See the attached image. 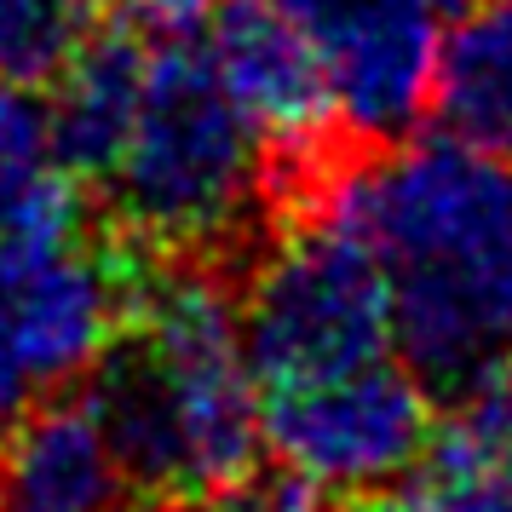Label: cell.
Instances as JSON below:
<instances>
[{
    "mask_svg": "<svg viewBox=\"0 0 512 512\" xmlns=\"http://www.w3.org/2000/svg\"><path fill=\"white\" fill-rule=\"evenodd\" d=\"M311 196L369 242L392 351L432 392L472 397L512 357V162L455 133H403Z\"/></svg>",
    "mask_w": 512,
    "mask_h": 512,
    "instance_id": "cell-1",
    "label": "cell"
},
{
    "mask_svg": "<svg viewBox=\"0 0 512 512\" xmlns=\"http://www.w3.org/2000/svg\"><path fill=\"white\" fill-rule=\"evenodd\" d=\"M87 397L150 495H219L248 478L265 443L242 300L196 265L162 271L133 294V317L93 369Z\"/></svg>",
    "mask_w": 512,
    "mask_h": 512,
    "instance_id": "cell-2",
    "label": "cell"
},
{
    "mask_svg": "<svg viewBox=\"0 0 512 512\" xmlns=\"http://www.w3.org/2000/svg\"><path fill=\"white\" fill-rule=\"evenodd\" d=\"M104 185L144 242L219 248L259 213L271 144L236 110L208 52L167 35L150 52L139 116Z\"/></svg>",
    "mask_w": 512,
    "mask_h": 512,
    "instance_id": "cell-3",
    "label": "cell"
},
{
    "mask_svg": "<svg viewBox=\"0 0 512 512\" xmlns=\"http://www.w3.org/2000/svg\"><path fill=\"white\" fill-rule=\"evenodd\" d=\"M133 294V271L75 219L0 236V432L93 380Z\"/></svg>",
    "mask_w": 512,
    "mask_h": 512,
    "instance_id": "cell-4",
    "label": "cell"
},
{
    "mask_svg": "<svg viewBox=\"0 0 512 512\" xmlns=\"http://www.w3.org/2000/svg\"><path fill=\"white\" fill-rule=\"evenodd\" d=\"M242 334L259 392L392 357V311L369 242L311 208L254 265L242 294Z\"/></svg>",
    "mask_w": 512,
    "mask_h": 512,
    "instance_id": "cell-5",
    "label": "cell"
},
{
    "mask_svg": "<svg viewBox=\"0 0 512 512\" xmlns=\"http://www.w3.org/2000/svg\"><path fill=\"white\" fill-rule=\"evenodd\" d=\"M265 449L328 495H380L432 443V386L403 357L265 392Z\"/></svg>",
    "mask_w": 512,
    "mask_h": 512,
    "instance_id": "cell-6",
    "label": "cell"
},
{
    "mask_svg": "<svg viewBox=\"0 0 512 512\" xmlns=\"http://www.w3.org/2000/svg\"><path fill=\"white\" fill-rule=\"evenodd\" d=\"M323 64L346 133L392 144L432 110L443 35L461 0H277Z\"/></svg>",
    "mask_w": 512,
    "mask_h": 512,
    "instance_id": "cell-7",
    "label": "cell"
},
{
    "mask_svg": "<svg viewBox=\"0 0 512 512\" xmlns=\"http://www.w3.org/2000/svg\"><path fill=\"white\" fill-rule=\"evenodd\" d=\"M208 64L236 110L282 156H311L340 127L323 64L277 0H219L208 12Z\"/></svg>",
    "mask_w": 512,
    "mask_h": 512,
    "instance_id": "cell-8",
    "label": "cell"
},
{
    "mask_svg": "<svg viewBox=\"0 0 512 512\" xmlns=\"http://www.w3.org/2000/svg\"><path fill=\"white\" fill-rule=\"evenodd\" d=\"M150 489L104 432L93 397H52L0 438V512H144Z\"/></svg>",
    "mask_w": 512,
    "mask_h": 512,
    "instance_id": "cell-9",
    "label": "cell"
},
{
    "mask_svg": "<svg viewBox=\"0 0 512 512\" xmlns=\"http://www.w3.org/2000/svg\"><path fill=\"white\" fill-rule=\"evenodd\" d=\"M144 70H150V47L139 35L98 29L81 47V58L58 75L52 127H58V150L75 179H110L121 144L133 133V116H139Z\"/></svg>",
    "mask_w": 512,
    "mask_h": 512,
    "instance_id": "cell-10",
    "label": "cell"
},
{
    "mask_svg": "<svg viewBox=\"0 0 512 512\" xmlns=\"http://www.w3.org/2000/svg\"><path fill=\"white\" fill-rule=\"evenodd\" d=\"M432 110L443 133L512 162V0H461L438 52Z\"/></svg>",
    "mask_w": 512,
    "mask_h": 512,
    "instance_id": "cell-11",
    "label": "cell"
},
{
    "mask_svg": "<svg viewBox=\"0 0 512 512\" xmlns=\"http://www.w3.org/2000/svg\"><path fill=\"white\" fill-rule=\"evenodd\" d=\"M75 219V173L58 150L52 104L0 81V236Z\"/></svg>",
    "mask_w": 512,
    "mask_h": 512,
    "instance_id": "cell-12",
    "label": "cell"
},
{
    "mask_svg": "<svg viewBox=\"0 0 512 512\" xmlns=\"http://www.w3.org/2000/svg\"><path fill=\"white\" fill-rule=\"evenodd\" d=\"M363 512H512V443L455 420L443 438L432 432L426 455L369 495Z\"/></svg>",
    "mask_w": 512,
    "mask_h": 512,
    "instance_id": "cell-13",
    "label": "cell"
},
{
    "mask_svg": "<svg viewBox=\"0 0 512 512\" xmlns=\"http://www.w3.org/2000/svg\"><path fill=\"white\" fill-rule=\"evenodd\" d=\"M98 35V0H0V81L58 87Z\"/></svg>",
    "mask_w": 512,
    "mask_h": 512,
    "instance_id": "cell-14",
    "label": "cell"
},
{
    "mask_svg": "<svg viewBox=\"0 0 512 512\" xmlns=\"http://www.w3.org/2000/svg\"><path fill=\"white\" fill-rule=\"evenodd\" d=\"M461 420L466 426H478V432L495 438V443H512V357L489 374L478 392H472V403H466Z\"/></svg>",
    "mask_w": 512,
    "mask_h": 512,
    "instance_id": "cell-15",
    "label": "cell"
},
{
    "mask_svg": "<svg viewBox=\"0 0 512 512\" xmlns=\"http://www.w3.org/2000/svg\"><path fill=\"white\" fill-rule=\"evenodd\" d=\"M219 0H121V12L139 29H156V35H190L196 24H208V12Z\"/></svg>",
    "mask_w": 512,
    "mask_h": 512,
    "instance_id": "cell-16",
    "label": "cell"
},
{
    "mask_svg": "<svg viewBox=\"0 0 512 512\" xmlns=\"http://www.w3.org/2000/svg\"><path fill=\"white\" fill-rule=\"evenodd\" d=\"M185 512H259V501H254V489H248V495H225V489H219V495H196Z\"/></svg>",
    "mask_w": 512,
    "mask_h": 512,
    "instance_id": "cell-17",
    "label": "cell"
}]
</instances>
